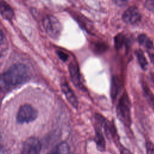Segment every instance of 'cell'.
Segmentation results:
<instances>
[{"label":"cell","instance_id":"obj_18","mask_svg":"<svg viewBox=\"0 0 154 154\" xmlns=\"http://www.w3.org/2000/svg\"><path fill=\"white\" fill-rule=\"evenodd\" d=\"M144 6L149 11L154 13V0L146 1L144 4Z\"/></svg>","mask_w":154,"mask_h":154},{"label":"cell","instance_id":"obj_23","mask_svg":"<svg viewBox=\"0 0 154 154\" xmlns=\"http://www.w3.org/2000/svg\"><path fill=\"white\" fill-rule=\"evenodd\" d=\"M150 79H151V81H152V85H153V87H154V73H150Z\"/></svg>","mask_w":154,"mask_h":154},{"label":"cell","instance_id":"obj_13","mask_svg":"<svg viewBox=\"0 0 154 154\" xmlns=\"http://www.w3.org/2000/svg\"><path fill=\"white\" fill-rule=\"evenodd\" d=\"M1 14L6 20H11L14 16V11L11 6L3 1H1Z\"/></svg>","mask_w":154,"mask_h":154},{"label":"cell","instance_id":"obj_24","mask_svg":"<svg viewBox=\"0 0 154 154\" xmlns=\"http://www.w3.org/2000/svg\"><path fill=\"white\" fill-rule=\"evenodd\" d=\"M70 154H76V153H70Z\"/></svg>","mask_w":154,"mask_h":154},{"label":"cell","instance_id":"obj_10","mask_svg":"<svg viewBox=\"0 0 154 154\" xmlns=\"http://www.w3.org/2000/svg\"><path fill=\"white\" fill-rule=\"evenodd\" d=\"M121 90V82L117 76H113L111 79L110 95L112 99L114 100L116 99Z\"/></svg>","mask_w":154,"mask_h":154},{"label":"cell","instance_id":"obj_2","mask_svg":"<svg viewBox=\"0 0 154 154\" xmlns=\"http://www.w3.org/2000/svg\"><path fill=\"white\" fill-rule=\"evenodd\" d=\"M131 108L130 99L128 94L125 92L119 99L116 112L118 119L127 127H130L132 123Z\"/></svg>","mask_w":154,"mask_h":154},{"label":"cell","instance_id":"obj_15","mask_svg":"<svg viewBox=\"0 0 154 154\" xmlns=\"http://www.w3.org/2000/svg\"><path fill=\"white\" fill-rule=\"evenodd\" d=\"M94 141L96 142L97 150L100 152H104L105 150V138L102 132L98 128L96 129Z\"/></svg>","mask_w":154,"mask_h":154},{"label":"cell","instance_id":"obj_22","mask_svg":"<svg viewBox=\"0 0 154 154\" xmlns=\"http://www.w3.org/2000/svg\"><path fill=\"white\" fill-rule=\"evenodd\" d=\"M115 3H116L118 5L123 6V5H125L127 3V1H115Z\"/></svg>","mask_w":154,"mask_h":154},{"label":"cell","instance_id":"obj_12","mask_svg":"<svg viewBox=\"0 0 154 154\" xmlns=\"http://www.w3.org/2000/svg\"><path fill=\"white\" fill-rule=\"evenodd\" d=\"M137 42L140 45L145 48L147 51L152 50L153 47V42L146 34H140L137 37Z\"/></svg>","mask_w":154,"mask_h":154},{"label":"cell","instance_id":"obj_7","mask_svg":"<svg viewBox=\"0 0 154 154\" xmlns=\"http://www.w3.org/2000/svg\"><path fill=\"white\" fill-rule=\"evenodd\" d=\"M61 88L62 92L65 95L67 100L70 103V104L75 109L78 108V101L76 97L75 94L73 90L70 88L69 84L63 81L61 83Z\"/></svg>","mask_w":154,"mask_h":154},{"label":"cell","instance_id":"obj_17","mask_svg":"<svg viewBox=\"0 0 154 154\" xmlns=\"http://www.w3.org/2000/svg\"><path fill=\"white\" fill-rule=\"evenodd\" d=\"M146 154H154V144L148 141L146 143Z\"/></svg>","mask_w":154,"mask_h":154},{"label":"cell","instance_id":"obj_19","mask_svg":"<svg viewBox=\"0 0 154 154\" xmlns=\"http://www.w3.org/2000/svg\"><path fill=\"white\" fill-rule=\"evenodd\" d=\"M57 54L59 58L64 62H66L69 58V55L66 54V52L62 51H57Z\"/></svg>","mask_w":154,"mask_h":154},{"label":"cell","instance_id":"obj_16","mask_svg":"<svg viewBox=\"0 0 154 154\" xmlns=\"http://www.w3.org/2000/svg\"><path fill=\"white\" fill-rule=\"evenodd\" d=\"M58 154H70V147L66 142H61L55 148Z\"/></svg>","mask_w":154,"mask_h":154},{"label":"cell","instance_id":"obj_4","mask_svg":"<svg viewBox=\"0 0 154 154\" xmlns=\"http://www.w3.org/2000/svg\"><path fill=\"white\" fill-rule=\"evenodd\" d=\"M38 116L37 111L29 104L20 106L17 113L16 120L19 123H28L34 121Z\"/></svg>","mask_w":154,"mask_h":154},{"label":"cell","instance_id":"obj_3","mask_svg":"<svg viewBox=\"0 0 154 154\" xmlns=\"http://www.w3.org/2000/svg\"><path fill=\"white\" fill-rule=\"evenodd\" d=\"M42 24L46 34L51 38L57 39L60 37L62 31V25L56 17L52 15L45 16L43 19Z\"/></svg>","mask_w":154,"mask_h":154},{"label":"cell","instance_id":"obj_5","mask_svg":"<svg viewBox=\"0 0 154 154\" xmlns=\"http://www.w3.org/2000/svg\"><path fill=\"white\" fill-rule=\"evenodd\" d=\"M42 144L36 137H29L23 143L22 149V154H40Z\"/></svg>","mask_w":154,"mask_h":154},{"label":"cell","instance_id":"obj_21","mask_svg":"<svg viewBox=\"0 0 154 154\" xmlns=\"http://www.w3.org/2000/svg\"><path fill=\"white\" fill-rule=\"evenodd\" d=\"M120 153L121 154H132L128 149H126V148H122L120 150Z\"/></svg>","mask_w":154,"mask_h":154},{"label":"cell","instance_id":"obj_6","mask_svg":"<svg viewBox=\"0 0 154 154\" xmlns=\"http://www.w3.org/2000/svg\"><path fill=\"white\" fill-rule=\"evenodd\" d=\"M141 14L136 6L128 7L122 14V20L128 24H136L141 21Z\"/></svg>","mask_w":154,"mask_h":154},{"label":"cell","instance_id":"obj_8","mask_svg":"<svg viewBox=\"0 0 154 154\" xmlns=\"http://www.w3.org/2000/svg\"><path fill=\"white\" fill-rule=\"evenodd\" d=\"M69 72L73 84L78 88H81L82 84L80 79V73L78 64L76 62L72 61L69 64Z\"/></svg>","mask_w":154,"mask_h":154},{"label":"cell","instance_id":"obj_9","mask_svg":"<svg viewBox=\"0 0 154 154\" xmlns=\"http://www.w3.org/2000/svg\"><path fill=\"white\" fill-rule=\"evenodd\" d=\"M130 44L129 38L123 34H119L114 38V46L117 50H120L124 46L128 48Z\"/></svg>","mask_w":154,"mask_h":154},{"label":"cell","instance_id":"obj_14","mask_svg":"<svg viewBox=\"0 0 154 154\" xmlns=\"http://www.w3.org/2000/svg\"><path fill=\"white\" fill-rule=\"evenodd\" d=\"M134 54L137 58L138 63L143 70H146L148 66V61L144 55L143 51L141 49H137L135 51Z\"/></svg>","mask_w":154,"mask_h":154},{"label":"cell","instance_id":"obj_20","mask_svg":"<svg viewBox=\"0 0 154 154\" xmlns=\"http://www.w3.org/2000/svg\"><path fill=\"white\" fill-rule=\"evenodd\" d=\"M147 54H148L150 60L151 61L152 63L154 66V53L152 52H150L149 51H147Z\"/></svg>","mask_w":154,"mask_h":154},{"label":"cell","instance_id":"obj_11","mask_svg":"<svg viewBox=\"0 0 154 154\" xmlns=\"http://www.w3.org/2000/svg\"><path fill=\"white\" fill-rule=\"evenodd\" d=\"M142 88L143 90L144 97L148 104L154 111V94L151 91L148 85L144 81H143L142 82Z\"/></svg>","mask_w":154,"mask_h":154},{"label":"cell","instance_id":"obj_1","mask_svg":"<svg viewBox=\"0 0 154 154\" xmlns=\"http://www.w3.org/2000/svg\"><path fill=\"white\" fill-rule=\"evenodd\" d=\"M29 79L28 67L22 63H17L11 66L2 74L1 83L5 88H10L24 84Z\"/></svg>","mask_w":154,"mask_h":154}]
</instances>
